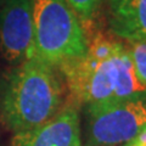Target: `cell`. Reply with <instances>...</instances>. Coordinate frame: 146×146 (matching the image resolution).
<instances>
[{"label":"cell","mask_w":146,"mask_h":146,"mask_svg":"<svg viewBox=\"0 0 146 146\" xmlns=\"http://www.w3.org/2000/svg\"><path fill=\"white\" fill-rule=\"evenodd\" d=\"M65 83L57 67L31 58L9 73L0 93V117L15 133L44 124L65 105Z\"/></svg>","instance_id":"cell-1"},{"label":"cell","mask_w":146,"mask_h":146,"mask_svg":"<svg viewBox=\"0 0 146 146\" xmlns=\"http://www.w3.org/2000/svg\"><path fill=\"white\" fill-rule=\"evenodd\" d=\"M34 58L58 67L85 56L89 39L65 0H31Z\"/></svg>","instance_id":"cell-2"},{"label":"cell","mask_w":146,"mask_h":146,"mask_svg":"<svg viewBox=\"0 0 146 146\" xmlns=\"http://www.w3.org/2000/svg\"><path fill=\"white\" fill-rule=\"evenodd\" d=\"M113 56V55H112ZM71 100L83 105L86 112L100 111L112 104L116 83L113 58L100 61L85 56L57 67Z\"/></svg>","instance_id":"cell-3"},{"label":"cell","mask_w":146,"mask_h":146,"mask_svg":"<svg viewBox=\"0 0 146 146\" xmlns=\"http://www.w3.org/2000/svg\"><path fill=\"white\" fill-rule=\"evenodd\" d=\"M146 130V96L86 112V146L124 145Z\"/></svg>","instance_id":"cell-4"},{"label":"cell","mask_w":146,"mask_h":146,"mask_svg":"<svg viewBox=\"0 0 146 146\" xmlns=\"http://www.w3.org/2000/svg\"><path fill=\"white\" fill-rule=\"evenodd\" d=\"M0 55L13 66L34 58L31 0H3L0 7Z\"/></svg>","instance_id":"cell-5"},{"label":"cell","mask_w":146,"mask_h":146,"mask_svg":"<svg viewBox=\"0 0 146 146\" xmlns=\"http://www.w3.org/2000/svg\"><path fill=\"white\" fill-rule=\"evenodd\" d=\"M78 105L70 100L51 119L29 130L15 133L11 146H82Z\"/></svg>","instance_id":"cell-6"},{"label":"cell","mask_w":146,"mask_h":146,"mask_svg":"<svg viewBox=\"0 0 146 146\" xmlns=\"http://www.w3.org/2000/svg\"><path fill=\"white\" fill-rule=\"evenodd\" d=\"M108 26L127 43L146 42V0H108Z\"/></svg>","instance_id":"cell-7"},{"label":"cell","mask_w":146,"mask_h":146,"mask_svg":"<svg viewBox=\"0 0 146 146\" xmlns=\"http://www.w3.org/2000/svg\"><path fill=\"white\" fill-rule=\"evenodd\" d=\"M112 58L116 68V83L111 105L146 96V88L136 74L133 61L124 44L117 43Z\"/></svg>","instance_id":"cell-8"},{"label":"cell","mask_w":146,"mask_h":146,"mask_svg":"<svg viewBox=\"0 0 146 146\" xmlns=\"http://www.w3.org/2000/svg\"><path fill=\"white\" fill-rule=\"evenodd\" d=\"M79 20L84 31L93 25L105 0H65Z\"/></svg>","instance_id":"cell-9"},{"label":"cell","mask_w":146,"mask_h":146,"mask_svg":"<svg viewBox=\"0 0 146 146\" xmlns=\"http://www.w3.org/2000/svg\"><path fill=\"white\" fill-rule=\"evenodd\" d=\"M117 43L118 42L107 39L104 35L98 34L91 42H89L86 55H89L90 57L96 58V60H100V61L108 60L115 54Z\"/></svg>","instance_id":"cell-10"},{"label":"cell","mask_w":146,"mask_h":146,"mask_svg":"<svg viewBox=\"0 0 146 146\" xmlns=\"http://www.w3.org/2000/svg\"><path fill=\"white\" fill-rule=\"evenodd\" d=\"M125 46L133 61L136 74L146 88V42H130Z\"/></svg>","instance_id":"cell-11"},{"label":"cell","mask_w":146,"mask_h":146,"mask_svg":"<svg viewBox=\"0 0 146 146\" xmlns=\"http://www.w3.org/2000/svg\"><path fill=\"white\" fill-rule=\"evenodd\" d=\"M122 146H146V130H144L141 134H139L133 140L128 141Z\"/></svg>","instance_id":"cell-12"}]
</instances>
